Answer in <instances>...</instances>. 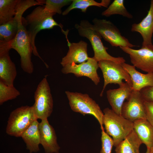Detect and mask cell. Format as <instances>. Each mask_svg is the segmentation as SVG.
<instances>
[{
  "label": "cell",
  "mask_w": 153,
  "mask_h": 153,
  "mask_svg": "<svg viewBox=\"0 0 153 153\" xmlns=\"http://www.w3.org/2000/svg\"><path fill=\"white\" fill-rule=\"evenodd\" d=\"M55 14L51 13L44 8V6H39L25 18L22 17V23L26 27L29 37L31 46L33 53L38 57L43 62L46 67L47 64L39 54L36 46L35 40L38 33L41 30L52 29L55 26H58L64 34L66 32L63 29V26L58 24L54 19L53 16Z\"/></svg>",
  "instance_id": "6da1fadb"
},
{
  "label": "cell",
  "mask_w": 153,
  "mask_h": 153,
  "mask_svg": "<svg viewBox=\"0 0 153 153\" xmlns=\"http://www.w3.org/2000/svg\"><path fill=\"white\" fill-rule=\"evenodd\" d=\"M75 27L80 36L87 38L90 41L94 52L93 58L98 62L108 60L120 64L125 62L123 57H114L107 52L108 48L104 46L101 40L102 37L89 21L82 20L79 24H75Z\"/></svg>",
  "instance_id": "7a4b0ae2"
},
{
  "label": "cell",
  "mask_w": 153,
  "mask_h": 153,
  "mask_svg": "<svg viewBox=\"0 0 153 153\" xmlns=\"http://www.w3.org/2000/svg\"><path fill=\"white\" fill-rule=\"evenodd\" d=\"M103 112L105 132L111 137L116 147L133 131V123L109 108H105Z\"/></svg>",
  "instance_id": "3957f363"
},
{
  "label": "cell",
  "mask_w": 153,
  "mask_h": 153,
  "mask_svg": "<svg viewBox=\"0 0 153 153\" xmlns=\"http://www.w3.org/2000/svg\"><path fill=\"white\" fill-rule=\"evenodd\" d=\"M23 15L21 14L19 18L18 27L16 34L9 43L10 49L15 50L20 56L21 66L23 70L30 74L34 71L31 61L33 51L27 30L22 23Z\"/></svg>",
  "instance_id": "277c9868"
},
{
  "label": "cell",
  "mask_w": 153,
  "mask_h": 153,
  "mask_svg": "<svg viewBox=\"0 0 153 153\" xmlns=\"http://www.w3.org/2000/svg\"><path fill=\"white\" fill-rule=\"evenodd\" d=\"M71 109L73 111L85 115L89 114L94 116L97 120L101 131L103 127V113L99 105L87 94L66 91L65 92Z\"/></svg>",
  "instance_id": "5b68a950"
},
{
  "label": "cell",
  "mask_w": 153,
  "mask_h": 153,
  "mask_svg": "<svg viewBox=\"0 0 153 153\" xmlns=\"http://www.w3.org/2000/svg\"><path fill=\"white\" fill-rule=\"evenodd\" d=\"M38 119L32 106H22L12 111L7 122L6 131L10 136L21 137L32 123Z\"/></svg>",
  "instance_id": "8992f818"
},
{
  "label": "cell",
  "mask_w": 153,
  "mask_h": 153,
  "mask_svg": "<svg viewBox=\"0 0 153 153\" xmlns=\"http://www.w3.org/2000/svg\"><path fill=\"white\" fill-rule=\"evenodd\" d=\"M34 97L35 103L32 106L37 118L41 120L47 118L52 112L53 101L46 76L38 84Z\"/></svg>",
  "instance_id": "52a82bcc"
},
{
  "label": "cell",
  "mask_w": 153,
  "mask_h": 153,
  "mask_svg": "<svg viewBox=\"0 0 153 153\" xmlns=\"http://www.w3.org/2000/svg\"><path fill=\"white\" fill-rule=\"evenodd\" d=\"M92 22L95 29L112 46L130 48L138 46L131 43L127 38L123 36L118 29L110 21L95 18Z\"/></svg>",
  "instance_id": "ba28073f"
},
{
  "label": "cell",
  "mask_w": 153,
  "mask_h": 153,
  "mask_svg": "<svg viewBox=\"0 0 153 153\" xmlns=\"http://www.w3.org/2000/svg\"><path fill=\"white\" fill-rule=\"evenodd\" d=\"M99 67L101 69L104 78V85L100 96H102L107 85L109 84H122L124 80L132 87V82L130 77L124 69L122 64L114 61L103 60L98 62Z\"/></svg>",
  "instance_id": "9c48e42d"
},
{
  "label": "cell",
  "mask_w": 153,
  "mask_h": 153,
  "mask_svg": "<svg viewBox=\"0 0 153 153\" xmlns=\"http://www.w3.org/2000/svg\"><path fill=\"white\" fill-rule=\"evenodd\" d=\"M41 5L37 0H19L15 16L10 20L0 25V41L8 42L15 37L18 27V20L20 15L30 7Z\"/></svg>",
  "instance_id": "30bf717a"
},
{
  "label": "cell",
  "mask_w": 153,
  "mask_h": 153,
  "mask_svg": "<svg viewBox=\"0 0 153 153\" xmlns=\"http://www.w3.org/2000/svg\"><path fill=\"white\" fill-rule=\"evenodd\" d=\"M144 102L139 91L133 90L127 101L123 103L121 115L133 123L146 119Z\"/></svg>",
  "instance_id": "8fae6325"
},
{
  "label": "cell",
  "mask_w": 153,
  "mask_h": 153,
  "mask_svg": "<svg viewBox=\"0 0 153 153\" xmlns=\"http://www.w3.org/2000/svg\"><path fill=\"white\" fill-rule=\"evenodd\" d=\"M120 48L129 55L131 63L135 67L147 73H153V45L142 47L138 50Z\"/></svg>",
  "instance_id": "7c38bea8"
},
{
  "label": "cell",
  "mask_w": 153,
  "mask_h": 153,
  "mask_svg": "<svg viewBox=\"0 0 153 153\" xmlns=\"http://www.w3.org/2000/svg\"><path fill=\"white\" fill-rule=\"evenodd\" d=\"M99 67L98 62L93 57H89L86 61L80 64L72 63L66 65L63 67L61 71L65 74L73 73L77 77H88L97 85L100 81L97 72Z\"/></svg>",
  "instance_id": "4fadbf2b"
},
{
  "label": "cell",
  "mask_w": 153,
  "mask_h": 153,
  "mask_svg": "<svg viewBox=\"0 0 153 153\" xmlns=\"http://www.w3.org/2000/svg\"><path fill=\"white\" fill-rule=\"evenodd\" d=\"M10 49L9 42L0 41V80L12 86L17 72L15 65L9 55Z\"/></svg>",
  "instance_id": "5bb4252c"
},
{
  "label": "cell",
  "mask_w": 153,
  "mask_h": 153,
  "mask_svg": "<svg viewBox=\"0 0 153 153\" xmlns=\"http://www.w3.org/2000/svg\"><path fill=\"white\" fill-rule=\"evenodd\" d=\"M39 129L41 144L45 153H58L60 147L57 142L55 131L47 118L41 120L39 124Z\"/></svg>",
  "instance_id": "9a60e30c"
},
{
  "label": "cell",
  "mask_w": 153,
  "mask_h": 153,
  "mask_svg": "<svg viewBox=\"0 0 153 153\" xmlns=\"http://www.w3.org/2000/svg\"><path fill=\"white\" fill-rule=\"evenodd\" d=\"M66 39L69 49L66 56L62 59L60 64L62 66L68 64H80L86 61L89 58L87 53V43L82 40L71 43L67 37Z\"/></svg>",
  "instance_id": "2e32d148"
},
{
  "label": "cell",
  "mask_w": 153,
  "mask_h": 153,
  "mask_svg": "<svg viewBox=\"0 0 153 153\" xmlns=\"http://www.w3.org/2000/svg\"><path fill=\"white\" fill-rule=\"evenodd\" d=\"M133 90L132 87L127 83L124 82L118 88L110 89L107 91L108 100L114 111L121 115L123 103L125 99L129 98Z\"/></svg>",
  "instance_id": "e0dca14e"
},
{
  "label": "cell",
  "mask_w": 153,
  "mask_h": 153,
  "mask_svg": "<svg viewBox=\"0 0 153 153\" xmlns=\"http://www.w3.org/2000/svg\"><path fill=\"white\" fill-rule=\"evenodd\" d=\"M131 31L141 35L143 41L142 47L153 45L152 38L153 33V0L151 1L149 9L146 16L139 23L131 26Z\"/></svg>",
  "instance_id": "ac0fdd59"
},
{
  "label": "cell",
  "mask_w": 153,
  "mask_h": 153,
  "mask_svg": "<svg viewBox=\"0 0 153 153\" xmlns=\"http://www.w3.org/2000/svg\"><path fill=\"white\" fill-rule=\"evenodd\" d=\"M122 65L130 77L133 90L140 91L144 88L153 86V73L143 74L137 71L133 65L125 62Z\"/></svg>",
  "instance_id": "d6986e66"
},
{
  "label": "cell",
  "mask_w": 153,
  "mask_h": 153,
  "mask_svg": "<svg viewBox=\"0 0 153 153\" xmlns=\"http://www.w3.org/2000/svg\"><path fill=\"white\" fill-rule=\"evenodd\" d=\"M39 124L37 120L34 121L21 136L30 153L36 152L39 150L41 140Z\"/></svg>",
  "instance_id": "ffe728a7"
},
{
  "label": "cell",
  "mask_w": 153,
  "mask_h": 153,
  "mask_svg": "<svg viewBox=\"0 0 153 153\" xmlns=\"http://www.w3.org/2000/svg\"><path fill=\"white\" fill-rule=\"evenodd\" d=\"M133 130L147 148L150 150L153 145V127L146 119L133 123Z\"/></svg>",
  "instance_id": "44dd1931"
},
{
  "label": "cell",
  "mask_w": 153,
  "mask_h": 153,
  "mask_svg": "<svg viewBox=\"0 0 153 153\" xmlns=\"http://www.w3.org/2000/svg\"><path fill=\"white\" fill-rule=\"evenodd\" d=\"M142 142L134 130L116 147V153H140Z\"/></svg>",
  "instance_id": "7402d4cb"
},
{
  "label": "cell",
  "mask_w": 153,
  "mask_h": 153,
  "mask_svg": "<svg viewBox=\"0 0 153 153\" xmlns=\"http://www.w3.org/2000/svg\"><path fill=\"white\" fill-rule=\"evenodd\" d=\"M110 1V0H102L99 3L94 0H72L71 4L62 12V14L63 16L67 15L70 11L75 9H80L82 12L85 13L88 8L92 6L107 8Z\"/></svg>",
  "instance_id": "603a6c76"
},
{
  "label": "cell",
  "mask_w": 153,
  "mask_h": 153,
  "mask_svg": "<svg viewBox=\"0 0 153 153\" xmlns=\"http://www.w3.org/2000/svg\"><path fill=\"white\" fill-rule=\"evenodd\" d=\"M19 0H0V25L11 20L15 16Z\"/></svg>",
  "instance_id": "cb8c5ba5"
},
{
  "label": "cell",
  "mask_w": 153,
  "mask_h": 153,
  "mask_svg": "<svg viewBox=\"0 0 153 153\" xmlns=\"http://www.w3.org/2000/svg\"><path fill=\"white\" fill-rule=\"evenodd\" d=\"M124 0H114L103 11L101 15L109 17L114 14H119L128 18H133V16L127 10L124 5Z\"/></svg>",
  "instance_id": "d4e9b609"
},
{
  "label": "cell",
  "mask_w": 153,
  "mask_h": 153,
  "mask_svg": "<svg viewBox=\"0 0 153 153\" xmlns=\"http://www.w3.org/2000/svg\"><path fill=\"white\" fill-rule=\"evenodd\" d=\"M20 95V92L14 86L7 85L0 80V105L16 98Z\"/></svg>",
  "instance_id": "484cf974"
},
{
  "label": "cell",
  "mask_w": 153,
  "mask_h": 153,
  "mask_svg": "<svg viewBox=\"0 0 153 153\" xmlns=\"http://www.w3.org/2000/svg\"><path fill=\"white\" fill-rule=\"evenodd\" d=\"M42 5L45 4V9L49 12L56 14H62L61 8L63 7L70 5L72 0H39Z\"/></svg>",
  "instance_id": "4316f807"
},
{
  "label": "cell",
  "mask_w": 153,
  "mask_h": 153,
  "mask_svg": "<svg viewBox=\"0 0 153 153\" xmlns=\"http://www.w3.org/2000/svg\"><path fill=\"white\" fill-rule=\"evenodd\" d=\"M101 148L100 153H111L114 142L112 138L105 131H101Z\"/></svg>",
  "instance_id": "83f0119b"
},
{
  "label": "cell",
  "mask_w": 153,
  "mask_h": 153,
  "mask_svg": "<svg viewBox=\"0 0 153 153\" xmlns=\"http://www.w3.org/2000/svg\"><path fill=\"white\" fill-rule=\"evenodd\" d=\"M139 92L144 101L153 103V86L144 88Z\"/></svg>",
  "instance_id": "f1b7e54d"
},
{
  "label": "cell",
  "mask_w": 153,
  "mask_h": 153,
  "mask_svg": "<svg viewBox=\"0 0 153 153\" xmlns=\"http://www.w3.org/2000/svg\"><path fill=\"white\" fill-rule=\"evenodd\" d=\"M146 119L153 127V103L145 101Z\"/></svg>",
  "instance_id": "f546056e"
},
{
  "label": "cell",
  "mask_w": 153,
  "mask_h": 153,
  "mask_svg": "<svg viewBox=\"0 0 153 153\" xmlns=\"http://www.w3.org/2000/svg\"><path fill=\"white\" fill-rule=\"evenodd\" d=\"M150 153H153V145L151 148L150 150Z\"/></svg>",
  "instance_id": "4dcf8cb0"
},
{
  "label": "cell",
  "mask_w": 153,
  "mask_h": 153,
  "mask_svg": "<svg viewBox=\"0 0 153 153\" xmlns=\"http://www.w3.org/2000/svg\"><path fill=\"white\" fill-rule=\"evenodd\" d=\"M145 153H150V150L148 148H147L146 151Z\"/></svg>",
  "instance_id": "1f68e13d"
}]
</instances>
